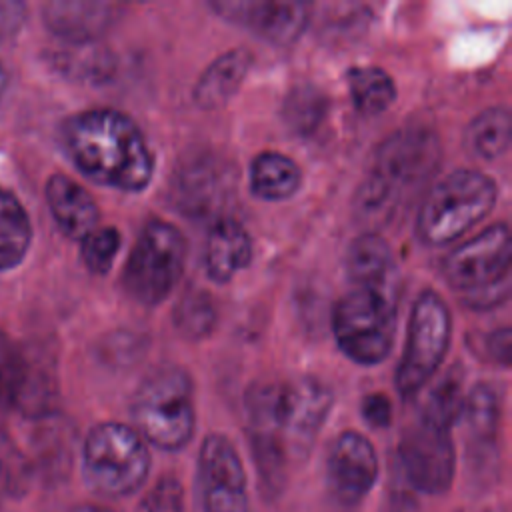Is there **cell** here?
Returning a JSON list of instances; mask_svg holds the SVG:
<instances>
[{"mask_svg": "<svg viewBox=\"0 0 512 512\" xmlns=\"http://www.w3.org/2000/svg\"><path fill=\"white\" fill-rule=\"evenodd\" d=\"M124 6L114 2L54 0L44 4L46 26L70 44H90L122 16Z\"/></svg>", "mask_w": 512, "mask_h": 512, "instance_id": "obj_17", "label": "cell"}, {"mask_svg": "<svg viewBox=\"0 0 512 512\" xmlns=\"http://www.w3.org/2000/svg\"><path fill=\"white\" fill-rule=\"evenodd\" d=\"M338 348L356 364H380L396 336V292L356 286L346 292L332 312Z\"/></svg>", "mask_w": 512, "mask_h": 512, "instance_id": "obj_8", "label": "cell"}, {"mask_svg": "<svg viewBox=\"0 0 512 512\" xmlns=\"http://www.w3.org/2000/svg\"><path fill=\"white\" fill-rule=\"evenodd\" d=\"M464 400L466 398L462 392V374L458 368H452L442 376V380L428 394V400L420 412V418L450 430L454 422L462 418Z\"/></svg>", "mask_w": 512, "mask_h": 512, "instance_id": "obj_28", "label": "cell"}, {"mask_svg": "<svg viewBox=\"0 0 512 512\" xmlns=\"http://www.w3.org/2000/svg\"><path fill=\"white\" fill-rule=\"evenodd\" d=\"M184 488L178 478L162 476L142 498L138 512H182Z\"/></svg>", "mask_w": 512, "mask_h": 512, "instance_id": "obj_32", "label": "cell"}, {"mask_svg": "<svg viewBox=\"0 0 512 512\" xmlns=\"http://www.w3.org/2000/svg\"><path fill=\"white\" fill-rule=\"evenodd\" d=\"M442 144L432 128H400L374 152L372 166L358 186L354 208L366 222H384L402 200L438 170Z\"/></svg>", "mask_w": 512, "mask_h": 512, "instance_id": "obj_3", "label": "cell"}, {"mask_svg": "<svg viewBox=\"0 0 512 512\" xmlns=\"http://www.w3.org/2000/svg\"><path fill=\"white\" fill-rule=\"evenodd\" d=\"M198 492L202 512H250L246 472L224 434H208L200 446Z\"/></svg>", "mask_w": 512, "mask_h": 512, "instance_id": "obj_12", "label": "cell"}, {"mask_svg": "<svg viewBox=\"0 0 512 512\" xmlns=\"http://www.w3.org/2000/svg\"><path fill=\"white\" fill-rule=\"evenodd\" d=\"M32 240V228L22 204L0 188V270L22 262Z\"/></svg>", "mask_w": 512, "mask_h": 512, "instance_id": "obj_25", "label": "cell"}, {"mask_svg": "<svg viewBox=\"0 0 512 512\" xmlns=\"http://www.w3.org/2000/svg\"><path fill=\"white\" fill-rule=\"evenodd\" d=\"M252 260V240L242 224L234 218H218L206 238L204 268L206 274L218 282H228L236 272L246 268Z\"/></svg>", "mask_w": 512, "mask_h": 512, "instance_id": "obj_19", "label": "cell"}, {"mask_svg": "<svg viewBox=\"0 0 512 512\" xmlns=\"http://www.w3.org/2000/svg\"><path fill=\"white\" fill-rule=\"evenodd\" d=\"M60 66L76 78L102 82L110 78L114 72V56L104 48H94L90 44H74V50L62 54Z\"/></svg>", "mask_w": 512, "mask_h": 512, "instance_id": "obj_30", "label": "cell"}, {"mask_svg": "<svg viewBox=\"0 0 512 512\" xmlns=\"http://www.w3.org/2000/svg\"><path fill=\"white\" fill-rule=\"evenodd\" d=\"M302 186L300 166L286 154L260 152L250 164V190L260 200H286Z\"/></svg>", "mask_w": 512, "mask_h": 512, "instance_id": "obj_22", "label": "cell"}, {"mask_svg": "<svg viewBox=\"0 0 512 512\" xmlns=\"http://www.w3.org/2000/svg\"><path fill=\"white\" fill-rule=\"evenodd\" d=\"M462 416L478 442L492 438L500 424V398L490 384H478L464 400Z\"/></svg>", "mask_w": 512, "mask_h": 512, "instance_id": "obj_29", "label": "cell"}, {"mask_svg": "<svg viewBox=\"0 0 512 512\" xmlns=\"http://www.w3.org/2000/svg\"><path fill=\"white\" fill-rule=\"evenodd\" d=\"M510 328L508 326H502L498 328L496 332H492L486 340V346H488V352L490 356L500 362L502 366H508L510 364Z\"/></svg>", "mask_w": 512, "mask_h": 512, "instance_id": "obj_35", "label": "cell"}, {"mask_svg": "<svg viewBox=\"0 0 512 512\" xmlns=\"http://www.w3.org/2000/svg\"><path fill=\"white\" fill-rule=\"evenodd\" d=\"M62 140L76 168L98 184L140 192L152 180V152L136 122L118 110L96 108L68 118Z\"/></svg>", "mask_w": 512, "mask_h": 512, "instance_id": "obj_2", "label": "cell"}, {"mask_svg": "<svg viewBox=\"0 0 512 512\" xmlns=\"http://www.w3.org/2000/svg\"><path fill=\"white\" fill-rule=\"evenodd\" d=\"M58 398L52 366L42 358L16 354L0 366V402L16 408L24 416H48Z\"/></svg>", "mask_w": 512, "mask_h": 512, "instance_id": "obj_16", "label": "cell"}, {"mask_svg": "<svg viewBox=\"0 0 512 512\" xmlns=\"http://www.w3.org/2000/svg\"><path fill=\"white\" fill-rule=\"evenodd\" d=\"M246 420L254 464L268 494L286 484L290 458H302L332 408V392L312 376L254 384L246 394Z\"/></svg>", "mask_w": 512, "mask_h": 512, "instance_id": "obj_1", "label": "cell"}, {"mask_svg": "<svg viewBox=\"0 0 512 512\" xmlns=\"http://www.w3.org/2000/svg\"><path fill=\"white\" fill-rule=\"evenodd\" d=\"M362 416L372 428H386L392 422V404L382 392H372L362 400Z\"/></svg>", "mask_w": 512, "mask_h": 512, "instance_id": "obj_33", "label": "cell"}, {"mask_svg": "<svg viewBox=\"0 0 512 512\" xmlns=\"http://www.w3.org/2000/svg\"><path fill=\"white\" fill-rule=\"evenodd\" d=\"M326 114H328V98L320 88L312 84H300L292 88L284 98V106H282L284 122L292 132L300 136L314 134L324 122Z\"/></svg>", "mask_w": 512, "mask_h": 512, "instance_id": "obj_26", "label": "cell"}, {"mask_svg": "<svg viewBox=\"0 0 512 512\" xmlns=\"http://www.w3.org/2000/svg\"><path fill=\"white\" fill-rule=\"evenodd\" d=\"M398 458L408 482L424 494H444L456 474V448L448 428L418 418L398 442Z\"/></svg>", "mask_w": 512, "mask_h": 512, "instance_id": "obj_11", "label": "cell"}, {"mask_svg": "<svg viewBox=\"0 0 512 512\" xmlns=\"http://www.w3.org/2000/svg\"><path fill=\"white\" fill-rule=\"evenodd\" d=\"M512 236L506 222L484 228L444 260V278L474 308L498 306L510 294Z\"/></svg>", "mask_w": 512, "mask_h": 512, "instance_id": "obj_6", "label": "cell"}, {"mask_svg": "<svg viewBox=\"0 0 512 512\" xmlns=\"http://www.w3.org/2000/svg\"><path fill=\"white\" fill-rule=\"evenodd\" d=\"M210 8L224 20L250 30L254 36L290 46L306 30L312 6L308 2H266V0H214Z\"/></svg>", "mask_w": 512, "mask_h": 512, "instance_id": "obj_14", "label": "cell"}, {"mask_svg": "<svg viewBox=\"0 0 512 512\" xmlns=\"http://www.w3.org/2000/svg\"><path fill=\"white\" fill-rule=\"evenodd\" d=\"M498 188L486 174L454 170L438 180L418 210L416 234L424 244L442 246L480 222L494 206Z\"/></svg>", "mask_w": 512, "mask_h": 512, "instance_id": "obj_5", "label": "cell"}, {"mask_svg": "<svg viewBox=\"0 0 512 512\" xmlns=\"http://www.w3.org/2000/svg\"><path fill=\"white\" fill-rule=\"evenodd\" d=\"M232 192V166L208 150L184 158L172 178L174 204L194 218L216 214L228 204Z\"/></svg>", "mask_w": 512, "mask_h": 512, "instance_id": "obj_13", "label": "cell"}, {"mask_svg": "<svg viewBox=\"0 0 512 512\" xmlns=\"http://www.w3.org/2000/svg\"><path fill=\"white\" fill-rule=\"evenodd\" d=\"M26 22V6L16 0H0V40L14 36Z\"/></svg>", "mask_w": 512, "mask_h": 512, "instance_id": "obj_34", "label": "cell"}, {"mask_svg": "<svg viewBox=\"0 0 512 512\" xmlns=\"http://www.w3.org/2000/svg\"><path fill=\"white\" fill-rule=\"evenodd\" d=\"M348 276L356 286L366 288H384L394 290L396 278V260L390 244L374 234L366 232L358 236L346 256Z\"/></svg>", "mask_w": 512, "mask_h": 512, "instance_id": "obj_21", "label": "cell"}, {"mask_svg": "<svg viewBox=\"0 0 512 512\" xmlns=\"http://www.w3.org/2000/svg\"><path fill=\"white\" fill-rule=\"evenodd\" d=\"M2 346H4V338H2V334H0V352H2Z\"/></svg>", "mask_w": 512, "mask_h": 512, "instance_id": "obj_37", "label": "cell"}, {"mask_svg": "<svg viewBox=\"0 0 512 512\" xmlns=\"http://www.w3.org/2000/svg\"><path fill=\"white\" fill-rule=\"evenodd\" d=\"M6 82H8V76H6V72H4V68H2V64H0V96H2L4 88H6Z\"/></svg>", "mask_w": 512, "mask_h": 512, "instance_id": "obj_36", "label": "cell"}, {"mask_svg": "<svg viewBox=\"0 0 512 512\" xmlns=\"http://www.w3.org/2000/svg\"><path fill=\"white\" fill-rule=\"evenodd\" d=\"M510 134H512L510 112L502 106H496L480 112L468 124L464 134V144L474 156L484 160H494L508 150Z\"/></svg>", "mask_w": 512, "mask_h": 512, "instance_id": "obj_24", "label": "cell"}, {"mask_svg": "<svg viewBox=\"0 0 512 512\" xmlns=\"http://www.w3.org/2000/svg\"><path fill=\"white\" fill-rule=\"evenodd\" d=\"M452 334V318L444 298L424 290L410 312L402 360L396 370V390L402 398H414L442 364Z\"/></svg>", "mask_w": 512, "mask_h": 512, "instance_id": "obj_10", "label": "cell"}, {"mask_svg": "<svg viewBox=\"0 0 512 512\" xmlns=\"http://www.w3.org/2000/svg\"><path fill=\"white\" fill-rule=\"evenodd\" d=\"M150 462L144 438L126 424L102 422L84 440L82 474L98 496L124 498L136 492L150 472Z\"/></svg>", "mask_w": 512, "mask_h": 512, "instance_id": "obj_7", "label": "cell"}, {"mask_svg": "<svg viewBox=\"0 0 512 512\" xmlns=\"http://www.w3.org/2000/svg\"><path fill=\"white\" fill-rule=\"evenodd\" d=\"M186 262L184 234L164 220L148 222L124 264L122 286L142 306L164 302L182 276Z\"/></svg>", "mask_w": 512, "mask_h": 512, "instance_id": "obj_9", "label": "cell"}, {"mask_svg": "<svg viewBox=\"0 0 512 512\" xmlns=\"http://www.w3.org/2000/svg\"><path fill=\"white\" fill-rule=\"evenodd\" d=\"M378 454L372 442L354 430L342 432L326 456V484L334 500L356 506L378 480Z\"/></svg>", "mask_w": 512, "mask_h": 512, "instance_id": "obj_15", "label": "cell"}, {"mask_svg": "<svg viewBox=\"0 0 512 512\" xmlns=\"http://www.w3.org/2000/svg\"><path fill=\"white\" fill-rule=\"evenodd\" d=\"M120 232L112 226L92 230L82 240V260L94 274H106L120 250Z\"/></svg>", "mask_w": 512, "mask_h": 512, "instance_id": "obj_31", "label": "cell"}, {"mask_svg": "<svg viewBox=\"0 0 512 512\" xmlns=\"http://www.w3.org/2000/svg\"><path fill=\"white\" fill-rule=\"evenodd\" d=\"M46 200L58 228L72 240H84L98 226L94 198L72 178L54 174L46 184Z\"/></svg>", "mask_w": 512, "mask_h": 512, "instance_id": "obj_18", "label": "cell"}, {"mask_svg": "<svg viewBox=\"0 0 512 512\" xmlns=\"http://www.w3.org/2000/svg\"><path fill=\"white\" fill-rule=\"evenodd\" d=\"M254 56L246 48H232L212 60L192 88V98L202 110H216L228 104L240 90L252 68Z\"/></svg>", "mask_w": 512, "mask_h": 512, "instance_id": "obj_20", "label": "cell"}, {"mask_svg": "<svg viewBox=\"0 0 512 512\" xmlns=\"http://www.w3.org/2000/svg\"><path fill=\"white\" fill-rule=\"evenodd\" d=\"M216 322V304L202 288L186 290L174 306V326L188 340L208 338L216 328Z\"/></svg>", "mask_w": 512, "mask_h": 512, "instance_id": "obj_27", "label": "cell"}, {"mask_svg": "<svg viewBox=\"0 0 512 512\" xmlns=\"http://www.w3.org/2000/svg\"><path fill=\"white\" fill-rule=\"evenodd\" d=\"M136 432L156 448L182 450L194 434V388L186 370L162 366L152 370L132 398Z\"/></svg>", "mask_w": 512, "mask_h": 512, "instance_id": "obj_4", "label": "cell"}, {"mask_svg": "<svg viewBox=\"0 0 512 512\" xmlns=\"http://www.w3.org/2000/svg\"><path fill=\"white\" fill-rule=\"evenodd\" d=\"M346 84L356 110L362 114H380L396 100V84L380 66L350 68Z\"/></svg>", "mask_w": 512, "mask_h": 512, "instance_id": "obj_23", "label": "cell"}]
</instances>
